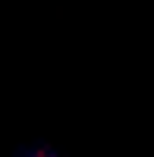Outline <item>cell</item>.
Listing matches in <instances>:
<instances>
[{
    "label": "cell",
    "mask_w": 154,
    "mask_h": 157,
    "mask_svg": "<svg viewBox=\"0 0 154 157\" xmlns=\"http://www.w3.org/2000/svg\"><path fill=\"white\" fill-rule=\"evenodd\" d=\"M19 157H57V154L47 151V148H32V151H25V154H19Z\"/></svg>",
    "instance_id": "6da1fadb"
}]
</instances>
